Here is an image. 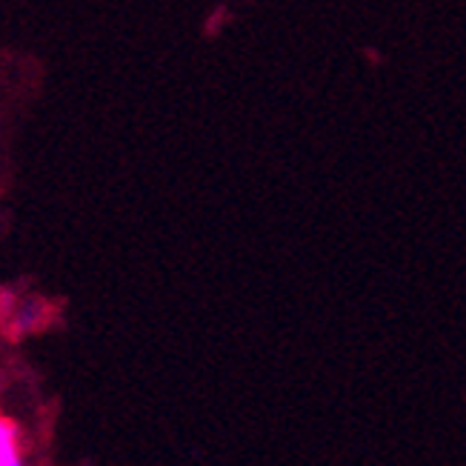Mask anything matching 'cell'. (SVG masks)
Segmentation results:
<instances>
[{
	"label": "cell",
	"instance_id": "cell-1",
	"mask_svg": "<svg viewBox=\"0 0 466 466\" xmlns=\"http://www.w3.org/2000/svg\"><path fill=\"white\" fill-rule=\"evenodd\" d=\"M24 463V447L12 420L0 418V466H17Z\"/></svg>",
	"mask_w": 466,
	"mask_h": 466
}]
</instances>
